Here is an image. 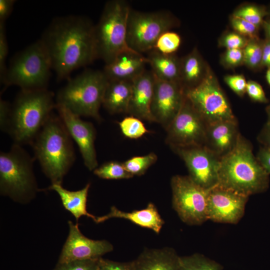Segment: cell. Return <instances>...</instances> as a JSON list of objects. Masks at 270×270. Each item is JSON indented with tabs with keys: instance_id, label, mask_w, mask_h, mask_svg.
Segmentation results:
<instances>
[{
	"instance_id": "1",
	"label": "cell",
	"mask_w": 270,
	"mask_h": 270,
	"mask_svg": "<svg viewBox=\"0 0 270 270\" xmlns=\"http://www.w3.org/2000/svg\"><path fill=\"white\" fill-rule=\"evenodd\" d=\"M94 25L84 16L68 15L54 18L40 39L59 80L96 59Z\"/></svg>"
},
{
	"instance_id": "2",
	"label": "cell",
	"mask_w": 270,
	"mask_h": 270,
	"mask_svg": "<svg viewBox=\"0 0 270 270\" xmlns=\"http://www.w3.org/2000/svg\"><path fill=\"white\" fill-rule=\"evenodd\" d=\"M218 172V184L248 197L266 191L269 186L270 174L240 134L233 149L220 158Z\"/></svg>"
},
{
	"instance_id": "3",
	"label": "cell",
	"mask_w": 270,
	"mask_h": 270,
	"mask_svg": "<svg viewBox=\"0 0 270 270\" xmlns=\"http://www.w3.org/2000/svg\"><path fill=\"white\" fill-rule=\"evenodd\" d=\"M71 138L59 116L52 113L32 144L35 158L52 184H62L74 162Z\"/></svg>"
},
{
	"instance_id": "4",
	"label": "cell",
	"mask_w": 270,
	"mask_h": 270,
	"mask_svg": "<svg viewBox=\"0 0 270 270\" xmlns=\"http://www.w3.org/2000/svg\"><path fill=\"white\" fill-rule=\"evenodd\" d=\"M56 106L54 94L48 89L20 90L11 104L7 131L14 143L32 144Z\"/></svg>"
},
{
	"instance_id": "5",
	"label": "cell",
	"mask_w": 270,
	"mask_h": 270,
	"mask_svg": "<svg viewBox=\"0 0 270 270\" xmlns=\"http://www.w3.org/2000/svg\"><path fill=\"white\" fill-rule=\"evenodd\" d=\"M108 82L102 70L86 69L68 80L56 94V105L80 116L100 120L99 110Z\"/></svg>"
},
{
	"instance_id": "6",
	"label": "cell",
	"mask_w": 270,
	"mask_h": 270,
	"mask_svg": "<svg viewBox=\"0 0 270 270\" xmlns=\"http://www.w3.org/2000/svg\"><path fill=\"white\" fill-rule=\"evenodd\" d=\"M131 9L125 0L108 1L98 23L94 25L96 58L111 62L117 56L133 50L127 43L128 19Z\"/></svg>"
},
{
	"instance_id": "7",
	"label": "cell",
	"mask_w": 270,
	"mask_h": 270,
	"mask_svg": "<svg viewBox=\"0 0 270 270\" xmlns=\"http://www.w3.org/2000/svg\"><path fill=\"white\" fill-rule=\"evenodd\" d=\"M52 70L48 54L40 40L18 52L11 59L2 84L21 90L47 89Z\"/></svg>"
},
{
	"instance_id": "8",
	"label": "cell",
	"mask_w": 270,
	"mask_h": 270,
	"mask_svg": "<svg viewBox=\"0 0 270 270\" xmlns=\"http://www.w3.org/2000/svg\"><path fill=\"white\" fill-rule=\"evenodd\" d=\"M34 159L21 145L14 144L0 154L1 194L18 200L30 198L37 190L33 172Z\"/></svg>"
},
{
	"instance_id": "9",
	"label": "cell",
	"mask_w": 270,
	"mask_h": 270,
	"mask_svg": "<svg viewBox=\"0 0 270 270\" xmlns=\"http://www.w3.org/2000/svg\"><path fill=\"white\" fill-rule=\"evenodd\" d=\"M174 17L166 10L130 11L127 26V43L132 50L142 54L154 48L159 37L176 26Z\"/></svg>"
},
{
	"instance_id": "10",
	"label": "cell",
	"mask_w": 270,
	"mask_h": 270,
	"mask_svg": "<svg viewBox=\"0 0 270 270\" xmlns=\"http://www.w3.org/2000/svg\"><path fill=\"white\" fill-rule=\"evenodd\" d=\"M186 98L207 124L236 120L229 102L210 70L196 86L184 90Z\"/></svg>"
},
{
	"instance_id": "11",
	"label": "cell",
	"mask_w": 270,
	"mask_h": 270,
	"mask_svg": "<svg viewBox=\"0 0 270 270\" xmlns=\"http://www.w3.org/2000/svg\"><path fill=\"white\" fill-rule=\"evenodd\" d=\"M170 185L172 207L183 222L200 225L208 220L206 202L210 190L201 187L188 176H174Z\"/></svg>"
},
{
	"instance_id": "12",
	"label": "cell",
	"mask_w": 270,
	"mask_h": 270,
	"mask_svg": "<svg viewBox=\"0 0 270 270\" xmlns=\"http://www.w3.org/2000/svg\"><path fill=\"white\" fill-rule=\"evenodd\" d=\"M166 130V140L172 148L205 145L206 124L186 96L179 112Z\"/></svg>"
},
{
	"instance_id": "13",
	"label": "cell",
	"mask_w": 270,
	"mask_h": 270,
	"mask_svg": "<svg viewBox=\"0 0 270 270\" xmlns=\"http://www.w3.org/2000/svg\"><path fill=\"white\" fill-rule=\"evenodd\" d=\"M172 148L184 161L194 182L206 190L218 184L220 158L205 146Z\"/></svg>"
},
{
	"instance_id": "14",
	"label": "cell",
	"mask_w": 270,
	"mask_h": 270,
	"mask_svg": "<svg viewBox=\"0 0 270 270\" xmlns=\"http://www.w3.org/2000/svg\"><path fill=\"white\" fill-rule=\"evenodd\" d=\"M248 196L218 184L210 189L206 202L208 220L236 224L242 216Z\"/></svg>"
},
{
	"instance_id": "15",
	"label": "cell",
	"mask_w": 270,
	"mask_h": 270,
	"mask_svg": "<svg viewBox=\"0 0 270 270\" xmlns=\"http://www.w3.org/2000/svg\"><path fill=\"white\" fill-rule=\"evenodd\" d=\"M185 98L180 82L166 81L155 76L150 112L154 122L166 128L179 112Z\"/></svg>"
},
{
	"instance_id": "16",
	"label": "cell",
	"mask_w": 270,
	"mask_h": 270,
	"mask_svg": "<svg viewBox=\"0 0 270 270\" xmlns=\"http://www.w3.org/2000/svg\"><path fill=\"white\" fill-rule=\"evenodd\" d=\"M58 115L64 123L71 138L78 146L85 166L94 170L98 167L95 149L96 130L93 124L82 120L64 107L56 106Z\"/></svg>"
},
{
	"instance_id": "17",
	"label": "cell",
	"mask_w": 270,
	"mask_h": 270,
	"mask_svg": "<svg viewBox=\"0 0 270 270\" xmlns=\"http://www.w3.org/2000/svg\"><path fill=\"white\" fill-rule=\"evenodd\" d=\"M69 234L63 246L58 264L74 260L98 259L112 252L113 246L106 240H93L80 232L78 224L68 221Z\"/></svg>"
},
{
	"instance_id": "18",
	"label": "cell",
	"mask_w": 270,
	"mask_h": 270,
	"mask_svg": "<svg viewBox=\"0 0 270 270\" xmlns=\"http://www.w3.org/2000/svg\"><path fill=\"white\" fill-rule=\"evenodd\" d=\"M155 76L145 70L132 80V95L128 113L140 120L154 122L150 112Z\"/></svg>"
},
{
	"instance_id": "19",
	"label": "cell",
	"mask_w": 270,
	"mask_h": 270,
	"mask_svg": "<svg viewBox=\"0 0 270 270\" xmlns=\"http://www.w3.org/2000/svg\"><path fill=\"white\" fill-rule=\"evenodd\" d=\"M146 64L147 58L142 54L134 50L126 51L105 64L102 71L108 80L132 81L146 70Z\"/></svg>"
},
{
	"instance_id": "20",
	"label": "cell",
	"mask_w": 270,
	"mask_h": 270,
	"mask_svg": "<svg viewBox=\"0 0 270 270\" xmlns=\"http://www.w3.org/2000/svg\"><path fill=\"white\" fill-rule=\"evenodd\" d=\"M240 134L236 120L208 124L204 146L220 158L233 149Z\"/></svg>"
},
{
	"instance_id": "21",
	"label": "cell",
	"mask_w": 270,
	"mask_h": 270,
	"mask_svg": "<svg viewBox=\"0 0 270 270\" xmlns=\"http://www.w3.org/2000/svg\"><path fill=\"white\" fill-rule=\"evenodd\" d=\"M111 218L127 220L141 227L150 229L158 234L164 223L156 206L152 202L149 203L144 209L132 212H124L112 206L107 214L97 216L96 222H104Z\"/></svg>"
},
{
	"instance_id": "22",
	"label": "cell",
	"mask_w": 270,
	"mask_h": 270,
	"mask_svg": "<svg viewBox=\"0 0 270 270\" xmlns=\"http://www.w3.org/2000/svg\"><path fill=\"white\" fill-rule=\"evenodd\" d=\"M179 256L170 248L146 249L132 262L135 270H180Z\"/></svg>"
},
{
	"instance_id": "23",
	"label": "cell",
	"mask_w": 270,
	"mask_h": 270,
	"mask_svg": "<svg viewBox=\"0 0 270 270\" xmlns=\"http://www.w3.org/2000/svg\"><path fill=\"white\" fill-rule=\"evenodd\" d=\"M132 81L108 80L102 105L110 114L128 113Z\"/></svg>"
},
{
	"instance_id": "24",
	"label": "cell",
	"mask_w": 270,
	"mask_h": 270,
	"mask_svg": "<svg viewBox=\"0 0 270 270\" xmlns=\"http://www.w3.org/2000/svg\"><path fill=\"white\" fill-rule=\"evenodd\" d=\"M146 58L151 71L156 78L180 83V60L174 54H164L152 50Z\"/></svg>"
},
{
	"instance_id": "25",
	"label": "cell",
	"mask_w": 270,
	"mask_h": 270,
	"mask_svg": "<svg viewBox=\"0 0 270 270\" xmlns=\"http://www.w3.org/2000/svg\"><path fill=\"white\" fill-rule=\"evenodd\" d=\"M90 184L76 191H70L62 187L61 184H52L49 190L56 191L59 195L64 208L70 212L78 220L81 216L92 218L94 222L97 216L88 213L86 210V202Z\"/></svg>"
},
{
	"instance_id": "26",
	"label": "cell",
	"mask_w": 270,
	"mask_h": 270,
	"mask_svg": "<svg viewBox=\"0 0 270 270\" xmlns=\"http://www.w3.org/2000/svg\"><path fill=\"white\" fill-rule=\"evenodd\" d=\"M203 62L196 50L180 59V84L184 90L197 86L204 78Z\"/></svg>"
},
{
	"instance_id": "27",
	"label": "cell",
	"mask_w": 270,
	"mask_h": 270,
	"mask_svg": "<svg viewBox=\"0 0 270 270\" xmlns=\"http://www.w3.org/2000/svg\"><path fill=\"white\" fill-rule=\"evenodd\" d=\"M180 270H222L216 262L200 254L179 256Z\"/></svg>"
},
{
	"instance_id": "28",
	"label": "cell",
	"mask_w": 270,
	"mask_h": 270,
	"mask_svg": "<svg viewBox=\"0 0 270 270\" xmlns=\"http://www.w3.org/2000/svg\"><path fill=\"white\" fill-rule=\"evenodd\" d=\"M94 173L98 177L106 180L130 178L134 176L124 168L123 162L110 161L98 166Z\"/></svg>"
},
{
	"instance_id": "29",
	"label": "cell",
	"mask_w": 270,
	"mask_h": 270,
	"mask_svg": "<svg viewBox=\"0 0 270 270\" xmlns=\"http://www.w3.org/2000/svg\"><path fill=\"white\" fill-rule=\"evenodd\" d=\"M157 156L150 152L142 156H134L123 162L126 169L133 176L144 174L157 160Z\"/></svg>"
},
{
	"instance_id": "30",
	"label": "cell",
	"mask_w": 270,
	"mask_h": 270,
	"mask_svg": "<svg viewBox=\"0 0 270 270\" xmlns=\"http://www.w3.org/2000/svg\"><path fill=\"white\" fill-rule=\"evenodd\" d=\"M262 43L258 38L249 39L243 49L244 63L253 69L262 66Z\"/></svg>"
},
{
	"instance_id": "31",
	"label": "cell",
	"mask_w": 270,
	"mask_h": 270,
	"mask_svg": "<svg viewBox=\"0 0 270 270\" xmlns=\"http://www.w3.org/2000/svg\"><path fill=\"white\" fill-rule=\"evenodd\" d=\"M266 9L256 5H246L236 10L232 16L244 19L260 28L262 26Z\"/></svg>"
},
{
	"instance_id": "32",
	"label": "cell",
	"mask_w": 270,
	"mask_h": 270,
	"mask_svg": "<svg viewBox=\"0 0 270 270\" xmlns=\"http://www.w3.org/2000/svg\"><path fill=\"white\" fill-rule=\"evenodd\" d=\"M118 124L122 134L131 139L140 138L148 132L140 119L132 116L124 118Z\"/></svg>"
},
{
	"instance_id": "33",
	"label": "cell",
	"mask_w": 270,
	"mask_h": 270,
	"mask_svg": "<svg viewBox=\"0 0 270 270\" xmlns=\"http://www.w3.org/2000/svg\"><path fill=\"white\" fill-rule=\"evenodd\" d=\"M180 43V35L176 32L168 30L159 37L153 50L164 54H172L179 48Z\"/></svg>"
},
{
	"instance_id": "34",
	"label": "cell",
	"mask_w": 270,
	"mask_h": 270,
	"mask_svg": "<svg viewBox=\"0 0 270 270\" xmlns=\"http://www.w3.org/2000/svg\"><path fill=\"white\" fill-rule=\"evenodd\" d=\"M231 24L238 34L248 37L249 39H256L258 38V30L259 28L254 24L239 18L232 16Z\"/></svg>"
},
{
	"instance_id": "35",
	"label": "cell",
	"mask_w": 270,
	"mask_h": 270,
	"mask_svg": "<svg viewBox=\"0 0 270 270\" xmlns=\"http://www.w3.org/2000/svg\"><path fill=\"white\" fill-rule=\"evenodd\" d=\"M8 43L7 40L5 24L0 22V80L4 81L8 66L6 60L8 54Z\"/></svg>"
},
{
	"instance_id": "36",
	"label": "cell",
	"mask_w": 270,
	"mask_h": 270,
	"mask_svg": "<svg viewBox=\"0 0 270 270\" xmlns=\"http://www.w3.org/2000/svg\"><path fill=\"white\" fill-rule=\"evenodd\" d=\"M248 40L236 32H231L223 36L220 39V44L227 50L244 49Z\"/></svg>"
},
{
	"instance_id": "37",
	"label": "cell",
	"mask_w": 270,
	"mask_h": 270,
	"mask_svg": "<svg viewBox=\"0 0 270 270\" xmlns=\"http://www.w3.org/2000/svg\"><path fill=\"white\" fill-rule=\"evenodd\" d=\"M98 259L77 260L58 264L56 270H98Z\"/></svg>"
},
{
	"instance_id": "38",
	"label": "cell",
	"mask_w": 270,
	"mask_h": 270,
	"mask_svg": "<svg viewBox=\"0 0 270 270\" xmlns=\"http://www.w3.org/2000/svg\"><path fill=\"white\" fill-rule=\"evenodd\" d=\"M224 80L230 88L237 95L242 96L246 92L247 82L242 74L228 75Z\"/></svg>"
},
{
	"instance_id": "39",
	"label": "cell",
	"mask_w": 270,
	"mask_h": 270,
	"mask_svg": "<svg viewBox=\"0 0 270 270\" xmlns=\"http://www.w3.org/2000/svg\"><path fill=\"white\" fill-rule=\"evenodd\" d=\"M246 92L256 102L267 103L268 102L262 86L256 81L249 80L247 82Z\"/></svg>"
},
{
	"instance_id": "40",
	"label": "cell",
	"mask_w": 270,
	"mask_h": 270,
	"mask_svg": "<svg viewBox=\"0 0 270 270\" xmlns=\"http://www.w3.org/2000/svg\"><path fill=\"white\" fill-rule=\"evenodd\" d=\"M224 65L230 68H234L244 63V57L243 49L226 50L222 57Z\"/></svg>"
},
{
	"instance_id": "41",
	"label": "cell",
	"mask_w": 270,
	"mask_h": 270,
	"mask_svg": "<svg viewBox=\"0 0 270 270\" xmlns=\"http://www.w3.org/2000/svg\"><path fill=\"white\" fill-rule=\"evenodd\" d=\"M98 270H135L132 262H121L102 258L98 260Z\"/></svg>"
},
{
	"instance_id": "42",
	"label": "cell",
	"mask_w": 270,
	"mask_h": 270,
	"mask_svg": "<svg viewBox=\"0 0 270 270\" xmlns=\"http://www.w3.org/2000/svg\"><path fill=\"white\" fill-rule=\"evenodd\" d=\"M11 104L6 100H0V128L7 132L10 114Z\"/></svg>"
},
{
	"instance_id": "43",
	"label": "cell",
	"mask_w": 270,
	"mask_h": 270,
	"mask_svg": "<svg viewBox=\"0 0 270 270\" xmlns=\"http://www.w3.org/2000/svg\"><path fill=\"white\" fill-rule=\"evenodd\" d=\"M14 0H0V22H4L11 14Z\"/></svg>"
},
{
	"instance_id": "44",
	"label": "cell",
	"mask_w": 270,
	"mask_h": 270,
	"mask_svg": "<svg viewBox=\"0 0 270 270\" xmlns=\"http://www.w3.org/2000/svg\"><path fill=\"white\" fill-rule=\"evenodd\" d=\"M256 157L264 170L270 174V150L264 147H260Z\"/></svg>"
},
{
	"instance_id": "45",
	"label": "cell",
	"mask_w": 270,
	"mask_h": 270,
	"mask_svg": "<svg viewBox=\"0 0 270 270\" xmlns=\"http://www.w3.org/2000/svg\"><path fill=\"white\" fill-rule=\"evenodd\" d=\"M257 139L262 147L270 150V124L266 123L264 125Z\"/></svg>"
},
{
	"instance_id": "46",
	"label": "cell",
	"mask_w": 270,
	"mask_h": 270,
	"mask_svg": "<svg viewBox=\"0 0 270 270\" xmlns=\"http://www.w3.org/2000/svg\"><path fill=\"white\" fill-rule=\"evenodd\" d=\"M262 66L270 67V40L263 41Z\"/></svg>"
},
{
	"instance_id": "47",
	"label": "cell",
	"mask_w": 270,
	"mask_h": 270,
	"mask_svg": "<svg viewBox=\"0 0 270 270\" xmlns=\"http://www.w3.org/2000/svg\"><path fill=\"white\" fill-rule=\"evenodd\" d=\"M262 26L266 34V39L270 40V19L264 20Z\"/></svg>"
},
{
	"instance_id": "48",
	"label": "cell",
	"mask_w": 270,
	"mask_h": 270,
	"mask_svg": "<svg viewBox=\"0 0 270 270\" xmlns=\"http://www.w3.org/2000/svg\"><path fill=\"white\" fill-rule=\"evenodd\" d=\"M266 111L267 114V122L266 123L270 124V104L267 106Z\"/></svg>"
},
{
	"instance_id": "49",
	"label": "cell",
	"mask_w": 270,
	"mask_h": 270,
	"mask_svg": "<svg viewBox=\"0 0 270 270\" xmlns=\"http://www.w3.org/2000/svg\"><path fill=\"white\" fill-rule=\"evenodd\" d=\"M266 79L268 83L270 86V67L268 68L267 71L266 72Z\"/></svg>"
},
{
	"instance_id": "50",
	"label": "cell",
	"mask_w": 270,
	"mask_h": 270,
	"mask_svg": "<svg viewBox=\"0 0 270 270\" xmlns=\"http://www.w3.org/2000/svg\"><path fill=\"white\" fill-rule=\"evenodd\" d=\"M266 12H267V14L270 16V6L268 9H266Z\"/></svg>"
}]
</instances>
